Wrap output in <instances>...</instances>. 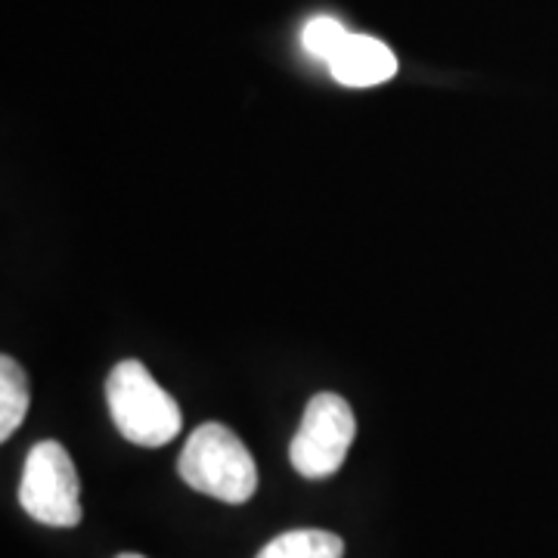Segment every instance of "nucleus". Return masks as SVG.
Masks as SVG:
<instances>
[{"label": "nucleus", "mask_w": 558, "mask_h": 558, "mask_svg": "<svg viewBox=\"0 0 558 558\" xmlns=\"http://www.w3.org/2000/svg\"><path fill=\"white\" fill-rule=\"evenodd\" d=\"M178 472L193 490L230 506L248 502L258 490V469L248 447L220 422H205L190 435Z\"/></svg>", "instance_id": "obj_1"}, {"label": "nucleus", "mask_w": 558, "mask_h": 558, "mask_svg": "<svg viewBox=\"0 0 558 558\" xmlns=\"http://www.w3.org/2000/svg\"><path fill=\"white\" fill-rule=\"evenodd\" d=\"M106 403L121 438L137 447H165L180 435V407L140 360H121L106 381Z\"/></svg>", "instance_id": "obj_2"}, {"label": "nucleus", "mask_w": 558, "mask_h": 558, "mask_svg": "<svg viewBox=\"0 0 558 558\" xmlns=\"http://www.w3.org/2000/svg\"><path fill=\"white\" fill-rule=\"evenodd\" d=\"M22 509L47 527H75L81 521V481L69 450L40 440L28 450L20 481Z\"/></svg>", "instance_id": "obj_3"}, {"label": "nucleus", "mask_w": 558, "mask_h": 558, "mask_svg": "<svg viewBox=\"0 0 558 558\" xmlns=\"http://www.w3.org/2000/svg\"><path fill=\"white\" fill-rule=\"evenodd\" d=\"M354 435H357V418L351 403L341 395L323 391L304 407L299 432L289 447V459L301 478H329L344 465Z\"/></svg>", "instance_id": "obj_4"}, {"label": "nucleus", "mask_w": 558, "mask_h": 558, "mask_svg": "<svg viewBox=\"0 0 558 558\" xmlns=\"http://www.w3.org/2000/svg\"><path fill=\"white\" fill-rule=\"evenodd\" d=\"M332 78L344 87H376L395 78L398 60L388 44L369 35H348V40L339 47V53L329 60Z\"/></svg>", "instance_id": "obj_5"}, {"label": "nucleus", "mask_w": 558, "mask_h": 558, "mask_svg": "<svg viewBox=\"0 0 558 558\" xmlns=\"http://www.w3.org/2000/svg\"><path fill=\"white\" fill-rule=\"evenodd\" d=\"M344 543L332 531H317V527H301V531H286L274 537L258 558H341Z\"/></svg>", "instance_id": "obj_6"}, {"label": "nucleus", "mask_w": 558, "mask_h": 558, "mask_svg": "<svg viewBox=\"0 0 558 558\" xmlns=\"http://www.w3.org/2000/svg\"><path fill=\"white\" fill-rule=\"evenodd\" d=\"M28 379L13 357H0V440L13 438L28 413Z\"/></svg>", "instance_id": "obj_7"}, {"label": "nucleus", "mask_w": 558, "mask_h": 558, "mask_svg": "<svg viewBox=\"0 0 558 558\" xmlns=\"http://www.w3.org/2000/svg\"><path fill=\"white\" fill-rule=\"evenodd\" d=\"M348 35H351V32H348L339 20H332V16H317V20H311L304 25L301 44H304V50H307L311 57L329 62L339 53V47L348 40Z\"/></svg>", "instance_id": "obj_8"}, {"label": "nucleus", "mask_w": 558, "mask_h": 558, "mask_svg": "<svg viewBox=\"0 0 558 558\" xmlns=\"http://www.w3.org/2000/svg\"><path fill=\"white\" fill-rule=\"evenodd\" d=\"M116 558H143V556H137V553H121V556H116Z\"/></svg>", "instance_id": "obj_9"}]
</instances>
